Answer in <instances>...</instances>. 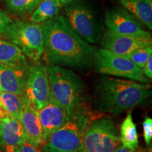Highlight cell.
Listing matches in <instances>:
<instances>
[{
    "mask_svg": "<svg viewBox=\"0 0 152 152\" xmlns=\"http://www.w3.org/2000/svg\"><path fill=\"white\" fill-rule=\"evenodd\" d=\"M121 143L123 147L131 151L137 149L139 145V136L137 131L136 125L133 121L132 114L127 115L120 129Z\"/></svg>",
    "mask_w": 152,
    "mask_h": 152,
    "instance_id": "ac0fdd59",
    "label": "cell"
},
{
    "mask_svg": "<svg viewBox=\"0 0 152 152\" xmlns=\"http://www.w3.org/2000/svg\"><path fill=\"white\" fill-rule=\"evenodd\" d=\"M42 0H6L7 8L11 14L26 16L31 14Z\"/></svg>",
    "mask_w": 152,
    "mask_h": 152,
    "instance_id": "44dd1931",
    "label": "cell"
},
{
    "mask_svg": "<svg viewBox=\"0 0 152 152\" xmlns=\"http://www.w3.org/2000/svg\"><path fill=\"white\" fill-rule=\"evenodd\" d=\"M0 109H1V107H0ZM0 119H1V118H0Z\"/></svg>",
    "mask_w": 152,
    "mask_h": 152,
    "instance_id": "836d02e7",
    "label": "cell"
},
{
    "mask_svg": "<svg viewBox=\"0 0 152 152\" xmlns=\"http://www.w3.org/2000/svg\"><path fill=\"white\" fill-rule=\"evenodd\" d=\"M3 37L16 45L25 56L34 61L40 59L45 52L41 24L13 20Z\"/></svg>",
    "mask_w": 152,
    "mask_h": 152,
    "instance_id": "5b68a950",
    "label": "cell"
},
{
    "mask_svg": "<svg viewBox=\"0 0 152 152\" xmlns=\"http://www.w3.org/2000/svg\"><path fill=\"white\" fill-rule=\"evenodd\" d=\"M0 140L7 152H11L15 147L28 142L19 120L9 115L1 119Z\"/></svg>",
    "mask_w": 152,
    "mask_h": 152,
    "instance_id": "9a60e30c",
    "label": "cell"
},
{
    "mask_svg": "<svg viewBox=\"0 0 152 152\" xmlns=\"http://www.w3.org/2000/svg\"><path fill=\"white\" fill-rule=\"evenodd\" d=\"M30 66L26 59L14 64L0 65V91L23 95Z\"/></svg>",
    "mask_w": 152,
    "mask_h": 152,
    "instance_id": "7c38bea8",
    "label": "cell"
},
{
    "mask_svg": "<svg viewBox=\"0 0 152 152\" xmlns=\"http://www.w3.org/2000/svg\"><path fill=\"white\" fill-rule=\"evenodd\" d=\"M121 144L115 123L108 115H101L90 123L85 131L83 148L86 152H115Z\"/></svg>",
    "mask_w": 152,
    "mask_h": 152,
    "instance_id": "8992f818",
    "label": "cell"
},
{
    "mask_svg": "<svg viewBox=\"0 0 152 152\" xmlns=\"http://www.w3.org/2000/svg\"><path fill=\"white\" fill-rule=\"evenodd\" d=\"M152 56V45L138 49L129 55L128 58L134 65L142 69Z\"/></svg>",
    "mask_w": 152,
    "mask_h": 152,
    "instance_id": "7402d4cb",
    "label": "cell"
},
{
    "mask_svg": "<svg viewBox=\"0 0 152 152\" xmlns=\"http://www.w3.org/2000/svg\"><path fill=\"white\" fill-rule=\"evenodd\" d=\"M151 93L149 83L104 76L96 84L94 108L100 113L116 116L140 105Z\"/></svg>",
    "mask_w": 152,
    "mask_h": 152,
    "instance_id": "7a4b0ae2",
    "label": "cell"
},
{
    "mask_svg": "<svg viewBox=\"0 0 152 152\" xmlns=\"http://www.w3.org/2000/svg\"><path fill=\"white\" fill-rule=\"evenodd\" d=\"M28 103L27 99L23 95L5 92L1 93V107L9 114V116L12 118L18 119L20 111Z\"/></svg>",
    "mask_w": 152,
    "mask_h": 152,
    "instance_id": "d6986e66",
    "label": "cell"
},
{
    "mask_svg": "<svg viewBox=\"0 0 152 152\" xmlns=\"http://www.w3.org/2000/svg\"><path fill=\"white\" fill-rule=\"evenodd\" d=\"M142 127H143L144 140L146 144L149 145L151 144L152 140V119L151 118L145 117V119L142 123Z\"/></svg>",
    "mask_w": 152,
    "mask_h": 152,
    "instance_id": "cb8c5ba5",
    "label": "cell"
},
{
    "mask_svg": "<svg viewBox=\"0 0 152 152\" xmlns=\"http://www.w3.org/2000/svg\"><path fill=\"white\" fill-rule=\"evenodd\" d=\"M63 8L68 24L80 37L90 45L99 39L101 29L94 12L88 6L75 0Z\"/></svg>",
    "mask_w": 152,
    "mask_h": 152,
    "instance_id": "ba28073f",
    "label": "cell"
},
{
    "mask_svg": "<svg viewBox=\"0 0 152 152\" xmlns=\"http://www.w3.org/2000/svg\"><path fill=\"white\" fill-rule=\"evenodd\" d=\"M142 72L147 78L151 80L152 78V56L148 60L147 64H145L144 67L142 68Z\"/></svg>",
    "mask_w": 152,
    "mask_h": 152,
    "instance_id": "484cf974",
    "label": "cell"
},
{
    "mask_svg": "<svg viewBox=\"0 0 152 152\" xmlns=\"http://www.w3.org/2000/svg\"><path fill=\"white\" fill-rule=\"evenodd\" d=\"M60 3L61 7H64V6L68 4H71L73 2V1H75V0H58Z\"/></svg>",
    "mask_w": 152,
    "mask_h": 152,
    "instance_id": "83f0119b",
    "label": "cell"
},
{
    "mask_svg": "<svg viewBox=\"0 0 152 152\" xmlns=\"http://www.w3.org/2000/svg\"><path fill=\"white\" fill-rule=\"evenodd\" d=\"M12 22L13 20L8 14L3 9H0V37H3Z\"/></svg>",
    "mask_w": 152,
    "mask_h": 152,
    "instance_id": "603a6c76",
    "label": "cell"
},
{
    "mask_svg": "<svg viewBox=\"0 0 152 152\" xmlns=\"http://www.w3.org/2000/svg\"><path fill=\"white\" fill-rule=\"evenodd\" d=\"M106 26L108 30L118 35L151 36L144 26L123 7L109 9L105 14Z\"/></svg>",
    "mask_w": 152,
    "mask_h": 152,
    "instance_id": "30bf717a",
    "label": "cell"
},
{
    "mask_svg": "<svg viewBox=\"0 0 152 152\" xmlns=\"http://www.w3.org/2000/svg\"><path fill=\"white\" fill-rule=\"evenodd\" d=\"M26 59V56L16 45L0 39V65L14 64Z\"/></svg>",
    "mask_w": 152,
    "mask_h": 152,
    "instance_id": "ffe728a7",
    "label": "cell"
},
{
    "mask_svg": "<svg viewBox=\"0 0 152 152\" xmlns=\"http://www.w3.org/2000/svg\"><path fill=\"white\" fill-rule=\"evenodd\" d=\"M151 44V36L118 35L109 30L104 34L101 41L102 48L127 58L137 49L149 46Z\"/></svg>",
    "mask_w": 152,
    "mask_h": 152,
    "instance_id": "8fae6325",
    "label": "cell"
},
{
    "mask_svg": "<svg viewBox=\"0 0 152 152\" xmlns=\"http://www.w3.org/2000/svg\"><path fill=\"white\" fill-rule=\"evenodd\" d=\"M115 152H135V151H131V150L127 149V148L123 147L121 143L117 147V149H115Z\"/></svg>",
    "mask_w": 152,
    "mask_h": 152,
    "instance_id": "4316f807",
    "label": "cell"
},
{
    "mask_svg": "<svg viewBox=\"0 0 152 152\" xmlns=\"http://www.w3.org/2000/svg\"><path fill=\"white\" fill-rule=\"evenodd\" d=\"M123 9L149 30H152L151 0H118Z\"/></svg>",
    "mask_w": 152,
    "mask_h": 152,
    "instance_id": "2e32d148",
    "label": "cell"
},
{
    "mask_svg": "<svg viewBox=\"0 0 152 152\" xmlns=\"http://www.w3.org/2000/svg\"><path fill=\"white\" fill-rule=\"evenodd\" d=\"M41 152H45V151H42H42Z\"/></svg>",
    "mask_w": 152,
    "mask_h": 152,
    "instance_id": "d6a6232c",
    "label": "cell"
},
{
    "mask_svg": "<svg viewBox=\"0 0 152 152\" xmlns=\"http://www.w3.org/2000/svg\"><path fill=\"white\" fill-rule=\"evenodd\" d=\"M78 152H86V151H85V150L83 148V149H82L80 150V151H79Z\"/></svg>",
    "mask_w": 152,
    "mask_h": 152,
    "instance_id": "4dcf8cb0",
    "label": "cell"
},
{
    "mask_svg": "<svg viewBox=\"0 0 152 152\" xmlns=\"http://www.w3.org/2000/svg\"><path fill=\"white\" fill-rule=\"evenodd\" d=\"M45 52L49 63L74 69L94 64L95 49L72 30L63 15L41 24Z\"/></svg>",
    "mask_w": 152,
    "mask_h": 152,
    "instance_id": "6da1fadb",
    "label": "cell"
},
{
    "mask_svg": "<svg viewBox=\"0 0 152 152\" xmlns=\"http://www.w3.org/2000/svg\"><path fill=\"white\" fill-rule=\"evenodd\" d=\"M103 114L90 113L70 118L64 126L49 135L42 146L45 152H78L83 149L87 126Z\"/></svg>",
    "mask_w": 152,
    "mask_h": 152,
    "instance_id": "277c9868",
    "label": "cell"
},
{
    "mask_svg": "<svg viewBox=\"0 0 152 152\" xmlns=\"http://www.w3.org/2000/svg\"><path fill=\"white\" fill-rule=\"evenodd\" d=\"M18 120L27 137L28 142L35 146L42 147L45 140L37 110L29 103L26 104L19 114Z\"/></svg>",
    "mask_w": 152,
    "mask_h": 152,
    "instance_id": "5bb4252c",
    "label": "cell"
},
{
    "mask_svg": "<svg viewBox=\"0 0 152 152\" xmlns=\"http://www.w3.org/2000/svg\"><path fill=\"white\" fill-rule=\"evenodd\" d=\"M60 7L58 0H42L30 14V21L33 23L42 24L58 15Z\"/></svg>",
    "mask_w": 152,
    "mask_h": 152,
    "instance_id": "e0dca14e",
    "label": "cell"
},
{
    "mask_svg": "<svg viewBox=\"0 0 152 152\" xmlns=\"http://www.w3.org/2000/svg\"><path fill=\"white\" fill-rule=\"evenodd\" d=\"M1 119H0V130H1Z\"/></svg>",
    "mask_w": 152,
    "mask_h": 152,
    "instance_id": "1f68e13d",
    "label": "cell"
},
{
    "mask_svg": "<svg viewBox=\"0 0 152 152\" xmlns=\"http://www.w3.org/2000/svg\"><path fill=\"white\" fill-rule=\"evenodd\" d=\"M135 152H147L145 150H135Z\"/></svg>",
    "mask_w": 152,
    "mask_h": 152,
    "instance_id": "f1b7e54d",
    "label": "cell"
},
{
    "mask_svg": "<svg viewBox=\"0 0 152 152\" xmlns=\"http://www.w3.org/2000/svg\"><path fill=\"white\" fill-rule=\"evenodd\" d=\"M45 142L52 133L64 126L69 120L66 111L51 99L37 110Z\"/></svg>",
    "mask_w": 152,
    "mask_h": 152,
    "instance_id": "4fadbf2b",
    "label": "cell"
},
{
    "mask_svg": "<svg viewBox=\"0 0 152 152\" xmlns=\"http://www.w3.org/2000/svg\"><path fill=\"white\" fill-rule=\"evenodd\" d=\"M94 64L98 73L115 77H124L142 83H149L142 70L134 65L128 58L113 54L101 48L95 51Z\"/></svg>",
    "mask_w": 152,
    "mask_h": 152,
    "instance_id": "52a82bcc",
    "label": "cell"
},
{
    "mask_svg": "<svg viewBox=\"0 0 152 152\" xmlns=\"http://www.w3.org/2000/svg\"><path fill=\"white\" fill-rule=\"evenodd\" d=\"M42 150V146H35L26 142L15 147L11 152H41Z\"/></svg>",
    "mask_w": 152,
    "mask_h": 152,
    "instance_id": "d4e9b609",
    "label": "cell"
},
{
    "mask_svg": "<svg viewBox=\"0 0 152 152\" xmlns=\"http://www.w3.org/2000/svg\"><path fill=\"white\" fill-rule=\"evenodd\" d=\"M23 96L37 110L47 104L49 96V84L46 66L37 62L30 66Z\"/></svg>",
    "mask_w": 152,
    "mask_h": 152,
    "instance_id": "9c48e42d",
    "label": "cell"
},
{
    "mask_svg": "<svg viewBox=\"0 0 152 152\" xmlns=\"http://www.w3.org/2000/svg\"><path fill=\"white\" fill-rule=\"evenodd\" d=\"M1 1H3V0H1Z\"/></svg>",
    "mask_w": 152,
    "mask_h": 152,
    "instance_id": "e575fe53",
    "label": "cell"
},
{
    "mask_svg": "<svg viewBox=\"0 0 152 152\" xmlns=\"http://www.w3.org/2000/svg\"><path fill=\"white\" fill-rule=\"evenodd\" d=\"M1 92L0 91V107H1Z\"/></svg>",
    "mask_w": 152,
    "mask_h": 152,
    "instance_id": "f546056e",
    "label": "cell"
},
{
    "mask_svg": "<svg viewBox=\"0 0 152 152\" xmlns=\"http://www.w3.org/2000/svg\"><path fill=\"white\" fill-rule=\"evenodd\" d=\"M49 84V99L62 107L68 117L92 113L85 85L75 72L49 63L46 66Z\"/></svg>",
    "mask_w": 152,
    "mask_h": 152,
    "instance_id": "3957f363",
    "label": "cell"
}]
</instances>
